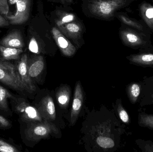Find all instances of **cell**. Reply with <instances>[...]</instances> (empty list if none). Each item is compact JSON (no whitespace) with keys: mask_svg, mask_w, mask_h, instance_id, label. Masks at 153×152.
<instances>
[{"mask_svg":"<svg viewBox=\"0 0 153 152\" xmlns=\"http://www.w3.org/2000/svg\"><path fill=\"white\" fill-rule=\"evenodd\" d=\"M0 152H19L20 151L15 146L0 139Z\"/></svg>","mask_w":153,"mask_h":152,"instance_id":"25","label":"cell"},{"mask_svg":"<svg viewBox=\"0 0 153 152\" xmlns=\"http://www.w3.org/2000/svg\"><path fill=\"white\" fill-rule=\"evenodd\" d=\"M137 123L139 126L148 129L153 131V114L139 112Z\"/></svg>","mask_w":153,"mask_h":152,"instance_id":"18","label":"cell"},{"mask_svg":"<svg viewBox=\"0 0 153 152\" xmlns=\"http://www.w3.org/2000/svg\"><path fill=\"white\" fill-rule=\"evenodd\" d=\"M114 1H120V0H114Z\"/></svg>","mask_w":153,"mask_h":152,"instance_id":"33","label":"cell"},{"mask_svg":"<svg viewBox=\"0 0 153 152\" xmlns=\"http://www.w3.org/2000/svg\"><path fill=\"white\" fill-rule=\"evenodd\" d=\"M142 91V82H131L126 86V93L128 100L132 104H135L139 101Z\"/></svg>","mask_w":153,"mask_h":152,"instance_id":"13","label":"cell"},{"mask_svg":"<svg viewBox=\"0 0 153 152\" xmlns=\"http://www.w3.org/2000/svg\"><path fill=\"white\" fill-rule=\"evenodd\" d=\"M117 112L118 116L122 122L126 125H128L130 123L129 115L126 109L123 107L120 100H118L117 104Z\"/></svg>","mask_w":153,"mask_h":152,"instance_id":"22","label":"cell"},{"mask_svg":"<svg viewBox=\"0 0 153 152\" xmlns=\"http://www.w3.org/2000/svg\"><path fill=\"white\" fill-rule=\"evenodd\" d=\"M15 109L22 120L26 122H42L43 118L38 110L25 101L18 103Z\"/></svg>","mask_w":153,"mask_h":152,"instance_id":"5","label":"cell"},{"mask_svg":"<svg viewBox=\"0 0 153 152\" xmlns=\"http://www.w3.org/2000/svg\"><path fill=\"white\" fill-rule=\"evenodd\" d=\"M96 142L100 147L103 149H110L115 145L114 140L108 137H99L96 139Z\"/></svg>","mask_w":153,"mask_h":152,"instance_id":"23","label":"cell"},{"mask_svg":"<svg viewBox=\"0 0 153 152\" xmlns=\"http://www.w3.org/2000/svg\"><path fill=\"white\" fill-rule=\"evenodd\" d=\"M29 49L30 51L34 53L38 54L39 53L38 45L35 37H32L30 39L29 45Z\"/></svg>","mask_w":153,"mask_h":152,"instance_id":"28","label":"cell"},{"mask_svg":"<svg viewBox=\"0 0 153 152\" xmlns=\"http://www.w3.org/2000/svg\"><path fill=\"white\" fill-rule=\"evenodd\" d=\"M135 143L142 152H153V142L152 141L138 139L136 140Z\"/></svg>","mask_w":153,"mask_h":152,"instance_id":"24","label":"cell"},{"mask_svg":"<svg viewBox=\"0 0 153 152\" xmlns=\"http://www.w3.org/2000/svg\"><path fill=\"white\" fill-rule=\"evenodd\" d=\"M122 39L126 44L131 46H139L144 43L141 37L133 32L124 30L121 33Z\"/></svg>","mask_w":153,"mask_h":152,"instance_id":"17","label":"cell"},{"mask_svg":"<svg viewBox=\"0 0 153 152\" xmlns=\"http://www.w3.org/2000/svg\"><path fill=\"white\" fill-rule=\"evenodd\" d=\"M15 67L25 91L29 92H35L36 87L28 73V58L27 54L22 55Z\"/></svg>","mask_w":153,"mask_h":152,"instance_id":"4","label":"cell"},{"mask_svg":"<svg viewBox=\"0 0 153 152\" xmlns=\"http://www.w3.org/2000/svg\"><path fill=\"white\" fill-rule=\"evenodd\" d=\"M52 31L54 39L62 53L68 57L73 56L76 51L74 46L56 28L53 27Z\"/></svg>","mask_w":153,"mask_h":152,"instance_id":"8","label":"cell"},{"mask_svg":"<svg viewBox=\"0 0 153 152\" xmlns=\"http://www.w3.org/2000/svg\"><path fill=\"white\" fill-rule=\"evenodd\" d=\"M44 68L45 62L42 56H39L34 59L30 63L28 62V73L32 79L38 77L44 70Z\"/></svg>","mask_w":153,"mask_h":152,"instance_id":"14","label":"cell"},{"mask_svg":"<svg viewBox=\"0 0 153 152\" xmlns=\"http://www.w3.org/2000/svg\"><path fill=\"white\" fill-rule=\"evenodd\" d=\"M141 11L145 21L153 29V6L148 4H143L141 6Z\"/></svg>","mask_w":153,"mask_h":152,"instance_id":"19","label":"cell"},{"mask_svg":"<svg viewBox=\"0 0 153 152\" xmlns=\"http://www.w3.org/2000/svg\"><path fill=\"white\" fill-rule=\"evenodd\" d=\"M0 45L5 47L22 49L24 46V43L20 32L17 30L9 33L3 38Z\"/></svg>","mask_w":153,"mask_h":152,"instance_id":"12","label":"cell"},{"mask_svg":"<svg viewBox=\"0 0 153 152\" xmlns=\"http://www.w3.org/2000/svg\"><path fill=\"white\" fill-rule=\"evenodd\" d=\"M83 94L81 83L77 82L75 86L74 97L71 111L70 121L72 126L75 125L78 119L83 103Z\"/></svg>","mask_w":153,"mask_h":152,"instance_id":"9","label":"cell"},{"mask_svg":"<svg viewBox=\"0 0 153 152\" xmlns=\"http://www.w3.org/2000/svg\"><path fill=\"white\" fill-rule=\"evenodd\" d=\"M19 1V0H9V3L11 4H16Z\"/></svg>","mask_w":153,"mask_h":152,"instance_id":"32","label":"cell"},{"mask_svg":"<svg viewBox=\"0 0 153 152\" xmlns=\"http://www.w3.org/2000/svg\"><path fill=\"white\" fill-rule=\"evenodd\" d=\"M120 18L122 21V22H124L125 24L127 25H129L131 26L134 27L136 28L139 30H142L143 29V27L140 24H138L136 22L130 20V19L128 18L127 17L123 16V15H120L119 16Z\"/></svg>","mask_w":153,"mask_h":152,"instance_id":"27","label":"cell"},{"mask_svg":"<svg viewBox=\"0 0 153 152\" xmlns=\"http://www.w3.org/2000/svg\"><path fill=\"white\" fill-rule=\"evenodd\" d=\"M58 133L56 126L46 120L40 123H30L25 130L26 138L32 142H38L47 138L52 134Z\"/></svg>","mask_w":153,"mask_h":152,"instance_id":"1","label":"cell"},{"mask_svg":"<svg viewBox=\"0 0 153 152\" xmlns=\"http://www.w3.org/2000/svg\"><path fill=\"white\" fill-rule=\"evenodd\" d=\"M16 4L15 14L6 17L10 24L12 25L23 24L28 20L29 17L30 0H19Z\"/></svg>","mask_w":153,"mask_h":152,"instance_id":"6","label":"cell"},{"mask_svg":"<svg viewBox=\"0 0 153 152\" xmlns=\"http://www.w3.org/2000/svg\"><path fill=\"white\" fill-rule=\"evenodd\" d=\"M123 4V2L114 0H93L90 9L93 14L103 18L113 15Z\"/></svg>","mask_w":153,"mask_h":152,"instance_id":"3","label":"cell"},{"mask_svg":"<svg viewBox=\"0 0 153 152\" xmlns=\"http://www.w3.org/2000/svg\"><path fill=\"white\" fill-rule=\"evenodd\" d=\"M12 97L11 94L4 87L0 85V109L7 111L8 110V100Z\"/></svg>","mask_w":153,"mask_h":152,"instance_id":"21","label":"cell"},{"mask_svg":"<svg viewBox=\"0 0 153 152\" xmlns=\"http://www.w3.org/2000/svg\"><path fill=\"white\" fill-rule=\"evenodd\" d=\"M10 24L8 20H6L0 14V27L9 26Z\"/></svg>","mask_w":153,"mask_h":152,"instance_id":"31","label":"cell"},{"mask_svg":"<svg viewBox=\"0 0 153 152\" xmlns=\"http://www.w3.org/2000/svg\"><path fill=\"white\" fill-rule=\"evenodd\" d=\"M11 123L10 121L3 116L0 115V129H6L11 127Z\"/></svg>","mask_w":153,"mask_h":152,"instance_id":"30","label":"cell"},{"mask_svg":"<svg viewBox=\"0 0 153 152\" xmlns=\"http://www.w3.org/2000/svg\"><path fill=\"white\" fill-rule=\"evenodd\" d=\"M56 100L62 109L67 108L71 98V91L68 86H64L61 87L56 93Z\"/></svg>","mask_w":153,"mask_h":152,"instance_id":"15","label":"cell"},{"mask_svg":"<svg viewBox=\"0 0 153 152\" xmlns=\"http://www.w3.org/2000/svg\"><path fill=\"white\" fill-rule=\"evenodd\" d=\"M38 111L45 120L53 121L56 118L55 106L53 98L49 95H46L41 100Z\"/></svg>","mask_w":153,"mask_h":152,"instance_id":"10","label":"cell"},{"mask_svg":"<svg viewBox=\"0 0 153 152\" xmlns=\"http://www.w3.org/2000/svg\"><path fill=\"white\" fill-rule=\"evenodd\" d=\"M59 27L62 31L72 36L78 35L82 30L81 26L75 22H70L64 24Z\"/></svg>","mask_w":153,"mask_h":152,"instance_id":"20","label":"cell"},{"mask_svg":"<svg viewBox=\"0 0 153 152\" xmlns=\"http://www.w3.org/2000/svg\"><path fill=\"white\" fill-rule=\"evenodd\" d=\"M9 12V5L7 0H0V13L6 15Z\"/></svg>","mask_w":153,"mask_h":152,"instance_id":"29","label":"cell"},{"mask_svg":"<svg viewBox=\"0 0 153 152\" xmlns=\"http://www.w3.org/2000/svg\"><path fill=\"white\" fill-rule=\"evenodd\" d=\"M0 82L14 90L25 91L13 64L0 60Z\"/></svg>","mask_w":153,"mask_h":152,"instance_id":"2","label":"cell"},{"mask_svg":"<svg viewBox=\"0 0 153 152\" xmlns=\"http://www.w3.org/2000/svg\"><path fill=\"white\" fill-rule=\"evenodd\" d=\"M130 64L143 68H153V53H141L127 57Z\"/></svg>","mask_w":153,"mask_h":152,"instance_id":"11","label":"cell"},{"mask_svg":"<svg viewBox=\"0 0 153 152\" xmlns=\"http://www.w3.org/2000/svg\"><path fill=\"white\" fill-rule=\"evenodd\" d=\"M22 52V49L5 47L0 45V54L4 60L18 59Z\"/></svg>","mask_w":153,"mask_h":152,"instance_id":"16","label":"cell"},{"mask_svg":"<svg viewBox=\"0 0 153 152\" xmlns=\"http://www.w3.org/2000/svg\"><path fill=\"white\" fill-rule=\"evenodd\" d=\"M75 19V16L72 13L65 14L61 19L56 21V25L59 27L61 26L64 24L72 22Z\"/></svg>","mask_w":153,"mask_h":152,"instance_id":"26","label":"cell"},{"mask_svg":"<svg viewBox=\"0 0 153 152\" xmlns=\"http://www.w3.org/2000/svg\"><path fill=\"white\" fill-rule=\"evenodd\" d=\"M142 82V91L139 98L141 107L153 105V76H145Z\"/></svg>","mask_w":153,"mask_h":152,"instance_id":"7","label":"cell"}]
</instances>
